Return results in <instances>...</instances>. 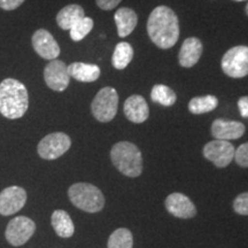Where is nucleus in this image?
I'll use <instances>...</instances> for the list:
<instances>
[{
    "mask_svg": "<svg viewBox=\"0 0 248 248\" xmlns=\"http://www.w3.org/2000/svg\"><path fill=\"white\" fill-rule=\"evenodd\" d=\"M147 33L159 48H171L179 38V22L175 12L168 6H157L147 20Z\"/></svg>",
    "mask_w": 248,
    "mask_h": 248,
    "instance_id": "1",
    "label": "nucleus"
},
{
    "mask_svg": "<svg viewBox=\"0 0 248 248\" xmlns=\"http://www.w3.org/2000/svg\"><path fill=\"white\" fill-rule=\"evenodd\" d=\"M29 93L26 85L15 78L0 83V113L8 120H17L27 113Z\"/></svg>",
    "mask_w": 248,
    "mask_h": 248,
    "instance_id": "2",
    "label": "nucleus"
},
{
    "mask_svg": "<svg viewBox=\"0 0 248 248\" xmlns=\"http://www.w3.org/2000/svg\"><path fill=\"white\" fill-rule=\"evenodd\" d=\"M110 160L121 173L135 178L142 172L141 152L130 141H120L110 150Z\"/></svg>",
    "mask_w": 248,
    "mask_h": 248,
    "instance_id": "3",
    "label": "nucleus"
},
{
    "mask_svg": "<svg viewBox=\"0 0 248 248\" xmlns=\"http://www.w3.org/2000/svg\"><path fill=\"white\" fill-rule=\"evenodd\" d=\"M68 197L74 206L86 213H98L104 208L105 197L97 186L89 183H76L68 190Z\"/></svg>",
    "mask_w": 248,
    "mask_h": 248,
    "instance_id": "4",
    "label": "nucleus"
},
{
    "mask_svg": "<svg viewBox=\"0 0 248 248\" xmlns=\"http://www.w3.org/2000/svg\"><path fill=\"white\" fill-rule=\"evenodd\" d=\"M119 108V94L116 90L110 86L101 89L97 93L91 104L92 115L99 122H110L117 114Z\"/></svg>",
    "mask_w": 248,
    "mask_h": 248,
    "instance_id": "5",
    "label": "nucleus"
},
{
    "mask_svg": "<svg viewBox=\"0 0 248 248\" xmlns=\"http://www.w3.org/2000/svg\"><path fill=\"white\" fill-rule=\"evenodd\" d=\"M223 73L232 78H243L248 75V46L239 45L229 49L223 55Z\"/></svg>",
    "mask_w": 248,
    "mask_h": 248,
    "instance_id": "6",
    "label": "nucleus"
},
{
    "mask_svg": "<svg viewBox=\"0 0 248 248\" xmlns=\"http://www.w3.org/2000/svg\"><path fill=\"white\" fill-rule=\"evenodd\" d=\"M71 146V139L63 132H53L45 136L39 141L37 151L44 160H55L60 157Z\"/></svg>",
    "mask_w": 248,
    "mask_h": 248,
    "instance_id": "7",
    "label": "nucleus"
},
{
    "mask_svg": "<svg viewBox=\"0 0 248 248\" xmlns=\"http://www.w3.org/2000/svg\"><path fill=\"white\" fill-rule=\"evenodd\" d=\"M36 224L26 216H17L9 221L6 229V239L13 246H22L35 233Z\"/></svg>",
    "mask_w": 248,
    "mask_h": 248,
    "instance_id": "8",
    "label": "nucleus"
},
{
    "mask_svg": "<svg viewBox=\"0 0 248 248\" xmlns=\"http://www.w3.org/2000/svg\"><path fill=\"white\" fill-rule=\"evenodd\" d=\"M234 146L228 140H215L209 141L204 145L202 153L203 156L210 162H213L217 168H225L234 159Z\"/></svg>",
    "mask_w": 248,
    "mask_h": 248,
    "instance_id": "9",
    "label": "nucleus"
},
{
    "mask_svg": "<svg viewBox=\"0 0 248 248\" xmlns=\"http://www.w3.org/2000/svg\"><path fill=\"white\" fill-rule=\"evenodd\" d=\"M68 66L63 61H49L44 68V79L49 89L57 92H63L70 83V76L68 73Z\"/></svg>",
    "mask_w": 248,
    "mask_h": 248,
    "instance_id": "10",
    "label": "nucleus"
},
{
    "mask_svg": "<svg viewBox=\"0 0 248 248\" xmlns=\"http://www.w3.org/2000/svg\"><path fill=\"white\" fill-rule=\"evenodd\" d=\"M31 44L33 51L45 60H55L60 55V46L58 45L52 33L46 29L36 30L31 37Z\"/></svg>",
    "mask_w": 248,
    "mask_h": 248,
    "instance_id": "11",
    "label": "nucleus"
},
{
    "mask_svg": "<svg viewBox=\"0 0 248 248\" xmlns=\"http://www.w3.org/2000/svg\"><path fill=\"white\" fill-rule=\"evenodd\" d=\"M27 201V192L20 186H9L0 193V214L13 215L23 208Z\"/></svg>",
    "mask_w": 248,
    "mask_h": 248,
    "instance_id": "12",
    "label": "nucleus"
},
{
    "mask_svg": "<svg viewBox=\"0 0 248 248\" xmlns=\"http://www.w3.org/2000/svg\"><path fill=\"white\" fill-rule=\"evenodd\" d=\"M164 204L167 210L178 218H192L197 215V208L190 198L178 192L168 195Z\"/></svg>",
    "mask_w": 248,
    "mask_h": 248,
    "instance_id": "13",
    "label": "nucleus"
},
{
    "mask_svg": "<svg viewBox=\"0 0 248 248\" xmlns=\"http://www.w3.org/2000/svg\"><path fill=\"white\" fill-rule=\"evenodd\" d=\"M246 128L238 121H228L217 119L212 124V135L219 140H233L243 137Z\"/></svg>",
    "mask_w": 248,
    "mask_h": 248,
    "instance_id": "14",
    "label": "nucleus"
},
{
    "mask_svg": "<svg viewBox=\"0 0 248 248\" xmlns=\"http://www.w3.org/2000/svg\"><path fill=\"white\" fill-rule=\"evenodd\" d=\"M202 52L203 45L199 38H197V37L186 38L183 43L181 51H179V64L184 68H191L195 66L199 62Z\"/></svg>",
    "mask_w": 248,
    "mask_h": 248,
    "instance_id": "15",
    "label": "nucleus"
},
{
    "mask_svg": "<svg viewBox=\"0 0 248 248\" xmlns=\"http://www.w3.org/2000/svg\"><path fill=\"white\" fill-rule=\"evenodd\" d=\"M124 114L132 123H144L150 116L147 101L139 94H133L124 102Z\"/></svg>",
    "mask_w": 248,
    "mask_h": 248,
    "instance_id": "16",
    "label": "nucleus"
},
{
    "mask_svg": "<svg viewBox=\"0 0 248 248\" xmlns=\"http://www.w3.org/2000/svg\"><path fill=\"white\" fill-rule=\"evenodd\" d=\"M67 68L69 76L82 83L95 82L101 74L100 67L97 64L84 63V62H74Z\"/></svg>",
    "mask_w": 248,
    "mask_h": 248,
    "instance_id": "17",
    "label": "nucleus"
},
{
    "mask_svg": "<svg viewBox=\"0 0 248 248\" xmlns=\"http://www.w3.org/2000/svg\"><path fill=\"white\" fill-rule=\"evenodd\" d=\"M114 20H115L117 33L121 38L128 37L130 33L135 30L138 23V16L135 11L129 7H122L116 11L114 15Z\"/></svg>",
    "mask_w": 248,
    "mask_h": 248,
    "instance_id": "18",
    "label": "nucleus"
},
{
    "mask_svg": "<svg viewBox=\"0 0 248 248\" xmlns=\"http://www.w3.org/2000/svg\"><path fill=\"white\" fill-rule=\"evenodd\" d=\"M83 17H85L84 8L77 4H71L64 6L57 14V23L62 30H70Z\"/></svg>",
    "mask_w": 248,
    "mask_h": 248,
    "instance_id": "19",
    "label": "nucleus"
},
{
    "mask_svg": "<svg viewBox=\"0 0 248 248\" xmlns=\"http://www.w3.org/2000/svg\"><path fill=\"white\" fill-rule=\"evenodd\" d=\"M51 223L55 233L61 238H70L75 232V225L69 214L64 210H55L52 214Z\"/></svg>",
    "mask_w": 248,
    "mask_h": 248,
    "instance_id": "20",
    "label": "nucleus"
},
{
    "mask_svg": "<svg viewBox=\"0 0 248 248\" xmlns=\"http://www.w3.org/2000/svg\"><path fill=\"white\" fill-rule=\"evenodd\" d=\"M133 59V48L132 46L126 42H121L116 45L114 49L113 57H111V63L113 67L117 70H123L124 68L129 66L130 62Z\"/></svg>",
    "mask_w": 248,
    "mask_h": 248,
    "instance_id": "21",
    "label": "nucleus"
},
{
    "mask_svg": "<svg viewBox=\"0 0 248 248\" xmlns=\"http://www.w3.org/2000/svg\"><path fill=\"white\" fill-rule=\"evenodd\" d=\"M218 106V100L215 95L208 94L202 97H194L188 102V110L194 115L209 113Z\"/></svg>",
    "mask_w": 248,
    "mask_h": 248,
    "instance_id": "22",
    "label": "nucleus"
},
{
    "mask_svg": "<svg viewBox=\"0 0 248 248\" xmlns=\"http://www.w3.org/2000/svg\"><path fill=\"white\" fill-rule=\"evenodd\" d=\"M151 98L154 102H157V104L162 105L164 107H170L175 105L176 100H177V94L169 86L164 84H156L152 89Z\"/></svg>",
    "mask_w": 248,
    "mask_h": 248,
    "instance_id": "23",
    "label": "nucleus"
},
{
    "mask_svg": "<svg viewBox=\"0 0 248 248\" xmlns=\"http://www.w3.org/2000/svg\"><path fill=\"white\" fill-rule=\"evenodd\" d=\"M133 237L131 231L125 228L117 229L108 239V248H132Z\"/></svg>",
    "mask_w": 248,
    "mask_h": 248,
    "instance_id": "24",
    "label": "nucleus"
},
{
    "mask_svg": "<svg viewBox=\"0 0 248 248\" xmlns=\"http://www.w3.org/2000/svg\"><path fill=\"white\" fill-rule=\"evenodd\" d=\"M94 26V22L91 17H83L82 20H79L75 26L71 27L70 31V38L74 42H80L85 38L86 36L91 32Z\"/></svg>",
    "mask_w": 248,
    "mask_h": 248,
    "instance_id": "25",
    "label": "nucleus"
},
{
    "mask_svg": "<svg viewBox=\"0 0 248 248\" xmlns=\"http://www.w3.org/2000/svg\"><path fill=\"white\" fill-rule=\"evenodd\" d=\"M234 212L239 215H248V192L240 193L233 201Z\"/></svg>",
    "mask_w": 248,
    "mask_h": 248,
    "instance_id": "26",
    "label": "nucleus"
},
{
    "mask_svg": "<svg viewBox=\"0 0 248 248\" xmlns=\"http://www.w3.org/2000/svg\"><path fill=\"white\" fill-rule=\"evenodd\" d=\"M234 160L238 166L248 168V142L240 145L234 152Z\"/></svg>",
    "mask_w": 248,
    "mask_h": 248,
    "instance_id": "27",
    "label": "nucleus"
},
{
    "mask_svg": "<svg viewBox=\"0 0 248 248\" xmlns=\"http://www.w3.org/2000/svg\"><path fill=\"white\" fill-rule=\"evenodd\" d=\"M26 0H0V8L4 11H14L20 7Z\"/></svg>",
    "mask_w": 248,
    "mask_h": 248,
    "instance_id": "28",
    "label": "nucleus"
},
{
    "mask_svg": "<svg viewBox=\"0 0 248 248\" xmlns=\"http://www.w3.org/2000/svg\"><path fill=\"white\" fill-rule=\"evenodd\" d=\"M122 0H95V4L102 11H111L113 8L117 7Z\"/></svg>",
    "mask_w": 248,
    "mask_h": 248,
    "instance_id": "29",
    "label": "nucleus"
},
{
    "mask_svg": "<svg viewBox=\"0 0 248 248\" xmlns=\"http://www.w3.org/2000/svg\"><path fill=\"white\" fill-rule=\"evenodd\" d=\"M238 108H239L241 116L245 117V119H248V95L241 97L238 100Z\"/></svg>",
    "mask_w": 248,
    "mask_h": 248,
    "instance_id": "30",
    "label": "nucleus"
},
{
    "mask_svg": "<svg viewBox=\"0 0 248 248\" xmlns=\"http://www.w3.org/2000/svg\"><path fill=\"white\" fill-rule=\"evenodd\" d=\"M246 14L248 15V2H247V5H246Z\"/></svg>",
    "mask_w": 248,
    "mask_h": 248,
    "instance_id": "31",
    "label": "nucleus"
},
{
    "mask_svg": "<svg viewBox=\"0 0 248 248\" xmlns=\"http://www.w3.org/2000/svg\"><path fill=\"white\" fill-rule=\"evenodd\" d=\"M233 1H245V0H233Z\"/></svg>",
    "mask_w": 248,
    "mask_h": 248,
    "instance_id": "32",
    "label": "nucleus"
}]
</instances>
